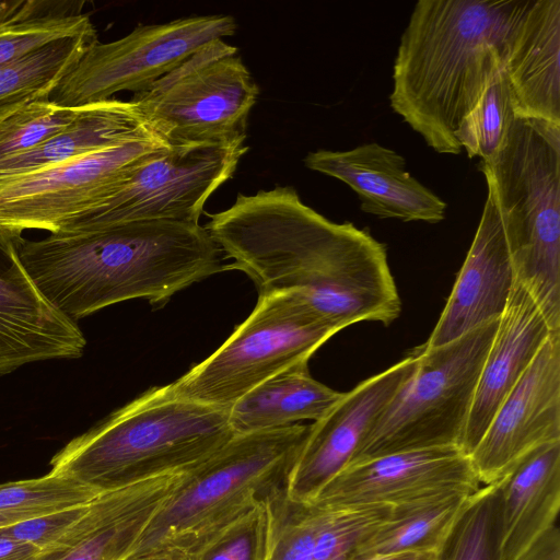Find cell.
Returning a JSON list of instances; mask_svg holds the SVG:
<instances>
[{"mask_svg":"<svg viewBox=\"0 0 560 560\" xmlns=\"http://www.w3.org/2000/svg\"><path fill=\"white\" fill-rule=\"evenodd\" d=\"M98 492L54 472L0 483V527L93 501Z\"/></svg>","mask_w":560,"mask_h":560,"instance_id":"cell-30","label":"cell"},{"mask_svg":"<svg viewBox=\"0 0 560 560\" xmlns=\"http://www.w3.org/2000/svg\"><path fill=\"white\" fill-rule=\"evenodd\" d=\"M500 485L501 560H560V442L534 450Z\"/></svg>","mask_w":560,"mask_h":560,"instance_id":"cell-19","label":"cell"},{"mask_svg":"<svg viewBox=\"0 0 560 560\" xmlns=\"http://www.w3.org/2000/svg\"><path fill=\"white\" fill-rule=\"evenodd\" d=\"M499 318L447 343L413 351L417 364L349 464L460 443ZM348 464V465H349Z\"/></svg>","mask_w":560,"mask_h":560,"instance_id":"cell-7","label":"cell"},{"mask_svg":"<svg viewBox=\"0 0 560 560\" xmlns=\"http://www.w3.org/2000/svg\"><path fill=\"white\" fill-rule=\"evenodd\" d=\"M304 165L348 185L361 210L377 218L427 223L445 218L446 202L406 170L404 156L376 142L345 151H313Z\"/></svg>","mask_w":560,"mask_h":560,"instance_id":"cell-18","label":"cell"},{"mask_svg":"<svg viewBox=\"0 0 560 560\" xmlns=\"http://www.w3.org/2000/svg\"><path fill=\"white\" fill-rule=\"evenodd\" d=\"M319 508L313 560H353L359 546L392 511L389 504Z\"/></svg>","mask_w":560,"mask_h":560,"instance_id":"cell-32","label":"cell"},{"mask_svg":"<svg viewBox=\"0 0 560 560\" xmlns=\"http://www.w3.org/2000/svg\"><path fill=\"white\" fill-rule=\"evenodd\" d=\"M5 2H0V14L2 13L4 9Z\"/></svg>","mask_w":560,"mask_h":560,"instance_id":"cell-41","label":"cell"},{"mask_svg":"<svg viewBox=\"0 0 560 560\" xmlns=\"http://www.w3.org/2000/svg\"><path fill=\"white\" fill-rule=\"evenodd\" d=\"M516 281L495 207L487 195L481 218L451 295L425 347L447 343L502 315Z\"/></svg>","mask_w":560,"mask_h":560,"instance_id":"cell-20","label":"cell"},{"mask_svg":"<svg viewBox=\"0 0 560 560\" xmlns=\"http://www.w3.org/2000/svg\"><path fill=\"white\" fill-rule=\"evenodd\" d=\"M261 560H313L322 509L290 499L281 488L262 502Z\"/></svg>","mask_w":560,"mask_h":560,"instance_id":"cell-29","label":"cell"},{"mask_svg":"<svg viewBox=\"0 0 560 560\" xmlns=\"http://www.w3.org/2000/svg\"><path fill=\"white\" fill-rule=\"evenodd\" d=\"M337 332L299 293L259 294L225 342L172 387L183 398L229 409L262 382L307 363Z\"/></svg>","mask_w":560,"mask_h":560,"instance_id":"cell-8","label":"cell"},{"mask_svg":"<svg viewBox=\"0 0 560 560\" xmlns=\"http://www.w3.org/2000/svg\"><path fill=\"white\" fill-rule=\"evenodd\" d=\"M15 243L39 293L75 323L133 299L162 306L185 288L228 269L222 250L199 223L62 229L43 240L21 236Z\"/></svg>","mask_w":560,"mask_h":560,"instance_id":"cell-2","label":"cell"},{"mask_svg":"<svg viewBox=\"0 0 560 560\" xmlns=\"http://www.w3.org/2000/svg\"><path fill=\"white\" fill-rule=\"evenodd\" d=\"M245 139L168 147L60 230L143 221L199 223L209 197L248 151Z\"/></svg>","mask_w":560,"mask_h":560,"instance_id":"cell-10","label":"cell"},{"mask_svg":"<svg viewBox=\"0 0 560 560\" xmlns=\"http://www.w3.org/2000/svg\"><path fill=\"white\" fill-rule=\"evenodd\" d=\"M525 0H419L401 36L389 103L425 143L459 154L455 132L503 68Z\"/></svg>","mask_w":560,"mask_h":560,"instance_id":"cell-3","label":"cell"},{"mask_svg":"<svg viewBox=\"0 0 560 560\" xmlns=\"http://www.w3.org/2000/svg\"><path fill=\"white\" fill-rule=\"evenodd\" d=\"M259 95L237 48L213 40L130 100L168 147L246 137Z\"/></svg>","mask_w":560,"mask_h":560,"instance_id":"cell-9","label":"cell"},{"mask_svg":"<svg viewBox=\"0 0 560 560\" xmlns=\"http://www.w3.org/2000/svg\"><path fill=\"white\" fill-rule=\"evenodd\" d=\"M421 552H400L392 555L375 556L363 560H416Z\"/></svg>","mask_w":560,"mask_h":560,"instance_id":"cell-38","label":"cell"},{"mask_svg":"<svg viewBox=\"0 0 560 560\" xmlns=\"http://www.w3.org/2000/svg\"><path fill=\"white\" fill-rule=\"evenodd\" d=\"M555 442H560V334L544 343L468 457L480 485H493L534 450Z\"/></svg>","mask_w":560,"mask_h":560,"instance_id":"cell-13","label":"cell"},{"mask_svg":"<svg viewBox=\"0 0 560 560\" xmlns=\"http://www.w3.org/2000/svg\"><path fill=\"white\" fill-rule=\"evenodd\" d=\"M468 495L446 493L392 505L388 517L359 546L353 560L400 552L434 551Z\"/></svg>","mask_w":560,"mask_h":560,"instance_id":"cell-25","label":"cell"},{"mask_svg":"<svg viewBox=\"0 0 560 560\" xmlns=\"http://www.w3.org/2000/svg\"><path fill=\"white\" fill-rule=\"evenodd\" d=\"M481 487L469 457L456 446L388 454L347 465L312 504L398 505Z\"/></svg>","mask_w":560,"mask_h":560,"instance_id":"cell-15","label":"cell"},{"mask_svg":"<svg viewBox=\"0 0 560 560\" xmlns=\"http://www.w3.org/2000/svg\"><path fill=\"white\" fill-rule=\"evenodd\" d=\"M39 549L8 535L0 528V560H35Z\"/></svg>","mask_w":560,"mask_h":560,"instance_id":"cell-36","label":"cell"},{"mask_svg":"<svg viewBox=\"0 0 560 560\" xmlns=\"http://www.w3.org/2000/svg\"><path fill=\"white\" fill-rule=\"evenodd\" d=\"M434 559V551H427L421 552L416 560H433Z\"/></svg>","mask_w":560,"mask_h":560,"instance_id":"cell-40","label":"cell"},{"mask_svg":"<svg viewBox=\"0 0 560 560\" xmlns=\"http://www.w3.org/2000/svg\"><path fill=\"white\" fill-rule=\"evenodd\" d=\"M189 470L149 477L98 494L85 515L35 560H125Z\"/></svg>","mask_w":560,"mask_h":560,"instance_id":"cell-17","label":"cell"},{"mask_svg":"<svg viewBox=\"0 0 560 560\" xmlns=\"http://www.w3.org/2000/svg\"><path fill=\"white\" fill-rule=\"evenodd\" d=\"M167 148L158 138L137 140L0 176V230L15 238L25 230L55 233Z\"/></svg>","mask_w":560,"mask_h":560,"instance_id":"cell-12","label":"cell"},{"mask_svg":"<svg viewBox=\"0 0 560 560\" xmlns=\"http://www.w3.org/2000/svg\"><path fill=\"white\" fill-rule=\"evenodd\" d=\"M125 560H189L188 557L177 555V553H168V552H159L151 553L141 557H128Z\"/></svg>","mask_w":560,"mask_h":560,"instance_id":"cell-37","label":"cell"},{"mask_svg":"<svg viewBox=\"0 0 560 560\" xmlns=\"http://www.w3.org/2000/svg\"><path fill=\"white\" fill-rule=\"evenodd\" d=\"M152 138L158 137L131 101L113 97L85 104L63 130L25 153L0 160V176L35 171L88 153Z\"/></svg>","mask_w":560,"mask_h":560,"instance_id":"cell-23","label":"cell"},{"mask_svg":"<svg viewBox=\"0 0 560 560\" xmlns=\"http://www.w3.org/2000/svg\"><path fill=\"white\" fill-rule=\"evenodd\" d=\"M310 429L311 424L296 423L235 434L187 472L128 557L159 552L191 556L284 488Z\"/></svg>","mask_w":560,"mask_h":560,"instance_id":"cell-5","label":"cell"},{"mask_svg":"<svg viewBox=\"0 0 560 560\" xmlns=\"http://www.w3.org/2000/svg\"><path fill=\"white\" fill-rule=\"evenodd\" d=\"M69 2H5L0 15V67L48 44L71 37L96 36L81 9L63 8Z\"/></svg>","mask_w":560,"mask_h":560,"instance_id":"cell-26","label":"cell"},{"mask_svg":"<svg viewBox=\"0 0 560 560\" xmlns=\"http://www.w3.org/2000/svg\"><path fill=\"white\" fill-rule=\"evenodd\" d=\"M343 393L313 378L307 363L296 364L245 394L229 411L235 434L283 428L323 418Z\"/></svg>","mask_w":560,"mask_h":560,"instance_id":"cell-24","label":"cell"},{"mask_svg":"<svg viewBox=\"0 0 560 560\" xmlns=\"http://www.w3.org/2000/svg\"><path fill=\"white\" fill-rule=\"evenodd\" d=\"M416 364L412 350L401 361L343 393L323 418L311 424L287 477L284 491L290 499L314 502L320 490L350 463Z\"/></svg>","mask_w":560,"mask_h":560,"instance_id":"cell-14","label":"cell"},{"mask_svg":"<svg viewBox=\"0 0 560 560\" xmlns=\"http://www.w3.org/2000/svg\"><path fill=\"white\" fill-rule=\"evenodd\" d=\"M91 502L0 528L13 538L31 544L42 551L59 541L85 515Z\"/></svg>","mask_w":560,"mask_h":560,"instance_id":"cell-35","label":"cell"},{"mask_svg":"<svg viewBox=\"0 0 560 560\" xmlns=\"http://www.w3.org/2000/svg\"><path fill=\"white\" fill-rule=\"evenodd\" d=\"M97 36L65 38L0 67V107L51 94Z\"/></svg>","mask_w":560,"mask_h":560,"instance_id":"cell-27","label":"cell"},{"mask_svg":"<svg viewBox=\"0 0 560 560\" xmlns=\"http://www.w3.org/2000/svg\"><path fill=\"white\" fill-rule=\"evenodd\" d=\"M229 409L183 398L172 384L152 387L72 439L49 471L103 493L191 469L235 435Z\"/></svg>","mask_w":560,"mask_h":560,"instance_id":"cell-4","label":"cell"},{"mask_svg":"<svg viewBox=\"0 0 560 560\" xmlns=\"http://www.w3.org/2000/svg\"><path fill=\"white\" fill-rule=\"evenodd\" d=\"M24 103H26V102H24ZM24 103L0 107V119H2L3 117H5L10 113H12L14 109H16L19 106H21Z\"/></svg>","mask_w":560,"mask_h":560,"instance_id":"cell-39","label":"cell"},{"mask_svg":"<svg viewBox=\"0 0 560 560\" xmlns=\"http://www.w3.org/2000/svg\"><path fill=\"white\" fill-rule=\"evenodd\" d=\"M555 334L529 292L515 281L481 369L460 443L468 456L502 401L517 384L544 343Z\"/></svg>","mask_w":560,"mask_h":560,"instance_id":"cell-21","label":"cell"},{"mask_svg":"<svg viewBox=\"0 0 560 560\" xmlns=\"http://www.w3.org/2000/svg\"><path fill=\"white\" fill-rule=\"evenodd\" d=\"M232 15H198L161 24H139L126 36L91 44L50 98L82 106L119 92L148 90L205 45L234 35Z\"/></svg>","mask_w":560,"mask_h":560,"instance_id":"cell-11","label":"cell"},{"mask_svg":"<svg viewBox=\"0 0 560 560\" xmlns=\"http://www.w3.org/2000/svg\"><path fill=\"white\" fill-rule=\"evenodd\" d=\"M265 540L262 503L224 528L189 560H261Z\"/></svg>","mask_w":560,"mask_h":560,"instance_id":"cell-34","label":"cell"},{"mask_svg":"<svg viewBox=\"0 0 560 560\" xmlns=\"http://www.w3.org/2000/svg\"><path fill=\"white\" fill-rule=\"evenodd\" d=\"M205 225L228 269L259 294L295 292L338 331L360 322L387 326L401 312L386 246L351 222L336 223L290 186L238 194Z\"/></svg>","mask_w":560,"mask_h":560,"instance_id":"cell-1","label":"cell"},{"mask_svg":"<svg viewBox=\"0 0 560 560\" xmlns=\"http://www.w3.org/2000/svg\"><path fill=\"white\" fill-rule=\"evenodd\" d=\"M433 560H501V485L469 494L453 520Z\"/></svg>","mask_w":560,"mask_h":560,"instance_id":"cell-28","label":"cell"},{"mask_svg":"<svg viewBox=\"0 0 560 560\" xmlns=\"http://www.w3.org/2000/svg\"><path fill=\"white\" fill-rule=\"evenodd\" d=\"M503 70L516 115L560 125V0H525L508 34Z\"/></svg>","mask_w":560,"mask_h":560,"instance_id":"cell-22","label":"cell"},{"mask_svg":"<svg viewBox=\"0 0 560 560\" xmlns=\"http://www.w3.org/2000/svg\"><path fill=\"white\" fill-rule=\"evenodd\" d=\"M515 115L514 97L502 68L462 120L455 139L470 159L486 161L500 148Z\"/></svg>","mask_w":560,"mask_h":560,"instance_id":"cell-31","label":"cell"},{"mask_svg":"<svg viewBox=\"0 0 560 560\" xmlns=\"http://www.w3.org/2000/svg\"><path fill=\"white\" fill-rule=\"evenodd\" d=\"M516 281L560 332V125L515 115L498 151L480 161Z\"/></svg>","mask_w":560,"mask_h":560,"instance_id":"cell-6","label":"cell"},{"mask_svg":"<svg viewBox=\"0 0 560 560\" xmlns=\"http://www.w3.org/2000/svg\"><path fill=\"white\" fill-rule=\"evenodd\" d=\"M82 106H63L51 98L22 104L0 119V160L25 153L63 130Z\"/></svg>","mask_w":560,"mask_h":560,"instance_id":"cell-33","label":"cell"},{"mask_svg":"<svg viewBox=\"0 0 560 560\" xmlns=\"http://www.w3.org/2000/svg\"><path fill=\"white\" fill-rule=\"evenodd\" d=\"M18 238L0 230V375L39 361L80 358L86 346L78 324L57 311L27 276Z\"/></svg>","mask_w":560,"mask_h":560,"instance_id":"cell-16","label":"cell"}]
</instances>
